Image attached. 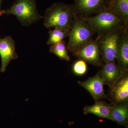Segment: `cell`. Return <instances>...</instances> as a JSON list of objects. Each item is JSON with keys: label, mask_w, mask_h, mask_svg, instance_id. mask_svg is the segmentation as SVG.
<instances>
[{"label": "cell", "mask_w": 128, "mask_h": 128, "mask_svg": "<svg viewBox=\"0 0 128 128\" xmlns=\"http://www.w3.org/2000/svg\"><path fill=\"white\" fill-rule=\"evenodd\" d=\"M98 36L128 29V24L111 9L105 7L96 16L82 17Z\"/></svg>", "instance_id": "obj_1"}, {"label": "cell", "mask_w": 128, "mask_h": 128, "mask_svg": "<svg viewBox=\"0 0 128 128\" xmlns=\"http://www.w3.org/2000/svg\"><path fill=\"white\" fill-rule=\"evenodd\" d=\"M76 15L75 9L72 5L54 3L45 11L44 25L48 28L70 29Z\"/></svg>", "instance_id": "obj_2"}, {"label": "cell", "mask_w": 128, "mask_h": 128, "mask_svg": "<svg viewBox=\"0 0 128 128\" xmlns=\"http://www.w3.org/2000/svg\"><path fill=\"white\" fill-rule=\"evenodd\" d=\"M2 13L16 16L21 25L25 27L43 18L37 10L36 0H16L10 8L2 10Z\"/></svg>", "instance_id": "obj_3"}, {"label": "cell", "mask_w": 128, "mask_h": 128, "mask_svg": "<svg viewBox=\"0 0 128 128\" xmlns=\"http://www.w3.org/2000/svg\"><path fill=\"white\" fill-rule=\"evenodd\" d=\"M94 34V31L82 18L76 17L70 30L67 49L72 53L75 52L92 40Z\"/></svg>", "instance_id": "obj_4"}, {"label": "cell", "mask_w": 128, "mask_h": 128, "mask_svg": "<svg viewBox=\"0 0 128 128\" xmlns=\"http://www.w3.org/2000/svg\"><path fill=\"white\" fill-rule=\"evenodd\" d=\"M124 30L99 36L96 38L99 44L102 62L106 63L115 61L120 38Z\"/></svg>", "instance_id": "obj_5"}, {"label": "cell", "mask_w": 128, "mask_h": 128, "mask_svg": "<svg viewBox=\"0 0 128 128\" xmlns=\"http://www.w3.org/2000/svg\"><path fill=\"white\" fill-rule=\"evenodd\" d=\"M73 55L80 59L97 66L102 65L100 52L98 41L96 39L84 44L73 53Z\"/></svg>", "instance_id": "obj_6"}, {"label": "cell", "mask_w": 128, "mask_h": 128, "mask_svg": "<svg viewBox=\"0 0 128 128\" xmlns=\"http://www.w3.org/2000/svg\"><path fill=\"white\" fill-rule=\"evenodd\" d=\"M15 46V41L10 36L0 38V56L2 62L0 72L2 73L6 71L11 60L18 58Z\"/></svg>", "instance_id": "obj_7"}, {"label": "cell", "mask_w": 128, "mask_h": 128, "mask_svg": "<svg viewBox=\"0 0 128 128\" xmlns=\"http://www.w3.org/2000/svg\"><path fill=\"white\" fill-rule=\"evenodd\" d=\"M78 84L84 88L91 95L95 102L107 98L104 92V84L99 72L92 77L84 81H78Z\"/></svg>", "instance_id": "obj_8"}, {"label": "cell", "mask_w": 128, "mask_h": 128, "mask_svg": "<svg viewBox=\"0 0 128 128\" xmlns=\"http://www.w3.org/2000/svg\"><path fill=\"white\" fill-rule=\"evenodd\" d=\"M110 88V99L113 104L128 102V73L123 76Z\"/></svg>", "instance_id": "obj_9"}, {"label": "cell", "mask_w": 128, "mask_h": 128, "mask_svg": "<svg viewBox=\"0 0 128 128\" xmlns=\"http://www.w3.org/2000/svg\"><path fill=\"white\" fill-rule=\"evenodd\" d=\"M104 83L110 87L128 72L124 71L114 62L105 63L98 72Z\"/></svg>", "instance_id": "obj_10"}, {"label": "cell", "mask_w": 128, "mask_h": 128, "mask_svg": "<svg viewBox=\"0 0 128 128\" xmlns=\"http://www.w3.org/2000/svg\"><path fill=\"white\" fill-rule=\"evenodd\" d=\"M105 0H75L76 12L87 16L98 13L105 8Z\"/></svg>", "instance_id": "obj_11"}, {"label": "cell", "mask_w": 128, "mask_h": 128, "mask_svg": "<svg viewBox=\"0 0 128 128\" xmlns=\"http://www.w3.org/2000/svg\"><path fill=\"white\" fill-rule=\"evenodd\" d=\"M116 60L118 64L126 72L128 71V30L121 34L119 41Z\"/></svg>", "instance_id": "obj_12"}, {"label": "cell", "mask_w": 128, "mask_h": 128, "mask_svg": "<svg viewBox=\"0 0 128 128\" xmlns=\"http://www.w3.org/2000/svg\"><path fill=\"white\" fill-rule=\"evenodd\" d=\"M118 124L128 128V102L112 105L109 119Z\"/></svg>", "instance_id": "obj_13"}, {"label": "cell", "mask_w": 128, "mask_h": 128, "mask_svg": "<svg viewBox=\"0 0 128 128\" xmlns=\"http://www.w3.org/2000/svg\"><path fill=\"white\" fill-rule=\"evenodd\" d=\"M112 105L103 101H99L94 105L86 106L83 109L84 114H92L102 118L109 119Z\"/></svg>", "instance_id": "obj_14"}, {"label": "cell", "mask_w": 128, "mask_h": 128, "mask_svg": "<svg viewBox=\"0 0 128 128\" xmlns=\"http://www.w3.org/2000/svg\"><path fill=\"white\" fill-rule=\"evenodd\" d=\"M128 24V0H111L107 7Z\"/></svg>", "instance_id": "obj_15"}, {"label": "cell", "mask_w": 128, "mask_h": 128, "mask_svg": "<svg viewBox=\"0 0 128 128\" xmlns=\"http://www.w3.org/2000/svg\"><path fill=\"white\" fill-rule=\"evenodd\" d=\"M70 29H63L55 28L49 31L48 39L47 42L48 45H52L60 42L68 36Z\"/></svg>", "instance_id": "obj_16"}, {"label": "cell", "mask_w": 128, "mask_h": 128, "mask_svg": "<svg viewBox=\"0 0 128 128\" xmlns=\"http://www.w3.org/2000/svg\"><path fill=\"white\" fill-rule=\"evenodd\" d=\"M49 51L50 52L57 56L60 60H64L66 61L70 60L64 41H63L56 44L51 45Z\"/></svg>", "instance_id": "obj_17"}, {"label": "cell", "mask_w": 128, "mask_h": 128, "mask_svg": "<svg viewBox=\"0 0 128 128\" xmlns=\"http://www.w3.org/2000/svg\"><path fill=\"white\" fill-rule=\"evenodd\" d=\"M88 67L86 62L80 59L74 62L72 66V71L75 74L81 76L83 75L87 72Z\"/></svg>", "instance_id": "obj_18"}, {"label": "cell", "mask_w": 128, "mask_h": 128, "mask_svg": "<svg viewBox=\"0 0 128 128\" xmlns=\"http://www.w3.org/2000/svg\"><path fill=\"white\" fill-rule=\"evenodd\" d=\"M3 0H0V16L2 15V10H1V6L2 5V2H3Z\"/></svg>", "instance_id": "obj_19"}]
</instances>
